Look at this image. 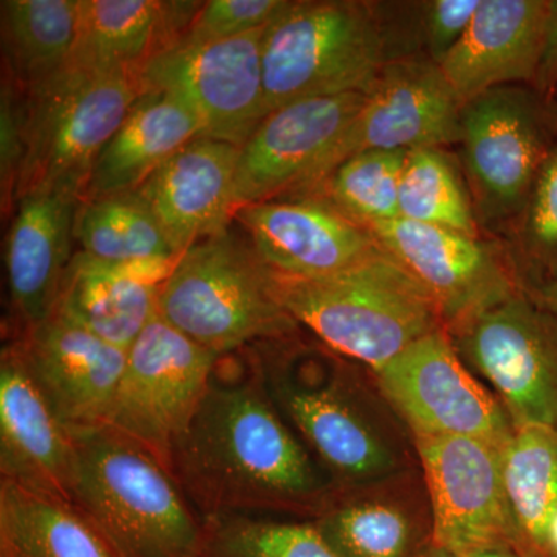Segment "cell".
<instances>
[{
	"mask_svg": "<svg viewBox=\"0 0 557 557\" xmlns=\"http://www.w3.org/2000/svg\"><path fill=\"white\" fill-rule=\"evenodd\" d=\"M201 520H314L336 486L263 386L248 348L220 357L170 463Z\"/></svg>",
	"mask_w": 557,
	"mask_h": 557,
	"instance_id": "cell-1",
	"label": "cell"
},
{
	"mask_svg": "<svg viewBox=\"0 0 557 557\" xmlns=\"http://www.w3.org/2000/svg\"><path fill=\"white\" fill-rule=\"evenodd\" d=\"M247 348L274 406L336 490L418 467L412 434L372 370L304 329Z\"/></svg>",
	"mask_w": 557,
	"mask_h": 557,
	"instance_id": "cell-2",
	"label": "cell"
},
{
	"mask_svg": "<svg viewBox=\"0 0 557 557\" xmlns=\"http://www.w3.org/2000/svg\"><path fill=\"white\" fill-rule=\"evenodd\" d=\"M69 431L73 504L123 557H201L203 520L159 458L108 424Z\"/></svg>",
	"mask_w": 557,
	"mask_h": 557,
	"instance_id": "cell-3",
	"label": "cell"
},
{
	"mask_svg": "<svg viewBox=\"0 0 557 557\" xmlns=\"http://www.w3.org/2000/svg\"><path fill=\"white\" fill-rule=\"evenodd\" d=\"M269 271L274 295L300 327L375 375L410 344L445 327L431 296L384 249L330 276Z\"/></svg>",
	"mask_w": 557,
	"mask_h": 557,
	"instance_id": "cell-4",
	"label": "cell"
},
{
	"mask_svg": "<svg viewBox=\"0 0 557 557\" xmlns=\"http://www.w3.org/2000/svg\"><path fill=\"white\" fill-rule=\"evenodd\" d=\"M159 314L219 357L302 330L247 236L231 228L180 256L161 284Z\"/></svg>",
	"mask_w": 557,
	"mask_h": 557,
	"instance_id": "cell-5",
	"label": "cell"
},
{
	"mask_svg": "<svg viewBox=\"0 0 557 557\" xmlns=\"http://www.w3.org/2000/svg\"><path fill=\"white\" fill-rule=\"evenodd\" d=\"M387 58L379 10L355 0H288L263 30L267 112L333 95H368Z\"/></svg>",
	"mask_w": 557,
	"mask_h": 557,
	"instance_id": "cell-6",
	"label": "cell"
},
{
	"mask_svg": "<svg viewBox=\"0 0 557 557\" xmlns=\"http://www.w3.org/2000/svg\"><path fill=\"white\" fill-rule=\"evenodd\" d=\"M24 94L25 153L16 199L49 190L81 199L95 161L143 94L138 73L67 67Z\"/></svg>",
	"mask_w": 557,
	"mask_h": 557,
	"instance_id": "cell-7",
	"label": "cell"
},
{
	"mask_svg": "<svg viewBox=\"0 0 557 557\" xmlns=\"http://www.w3.org/2000/svg\"><path fill=\"white\" fill-rule=\"evenodd\" d=\"M458 355L485 380L515 428L557 429V318L522 289L450 330Z\"/></svg>",
	"mask_w": 557,
	"mask_h": 557,
	"instance_id": "cell-8",
	"label": "cell"
},
{
	"mask_svg": "<svg viewBox=\"0 0 557 557\" xmlns=\"http://www.w3.org/2000/svg\"><path fill=\"white\" fill-rule=\"evenodd\" d=\"M537 91L508 86L461 109L465 166L485 222L522 214L542 164L556 145L557 115Z\"/></svg>",
	"mask_w": 557,
	"mask_h": 557,
	"instance_id": "cell-9",
	"label": "cell"
},
{
	"mask_svg": "<svg viewBox=\"0 0 557 557\" xmlns=\"http://www.w3.org/2000/svg\"><path fill=\"white\" fill-rule=\"evenodd\" d=\"M219 359L157 313L127 350L106 424L168 468L175 443L207 394Z\"/></svg>",
	"mask_w": 557,
	"mask_h": 557,
	"instance_id": "cell-10",
	"label": "cell"
},
{
	"mask_svg": "<svg viewBox=\"0 0 557 557\" xmlns=\"http://www.w3.org/2000/svg\"><path fill=\"white\" fill-rule=\"evenodd\" d=\"M412 437H471L502 448L515 424L496 395L469 370L445 327L410 344L376 373Z\"/></svg>",
	"mask_w": 557,
	"mask_h": 557,
	"instance_id": "cell-11",
	"label": "cell"
},
{
	"mask_svg": "<svg viewBox=\"0 0 557 557\" xmlns=\"http://www.w3.org/2000/svg\"><path fill=\"white\" fill-rule=\"evenodd\" d=\"M263 30L219 42L178 40L138 72L143 90L183 102L199 121L200 137L242 148L267 119Z\"/></svg>",
	"mask_w": 557,
	"mask_h": 557,
	"instance_id": "cell-12",
	"label": "cell"
},
{
	"mask_svg": "<svg viewBox=\"0 0 557 557\" xmlns=\"http://www.w3.org/2000/svg\"><path fill=\"white\" fill-rule=\"evenodd\" d=\"M369 230L431 296L448 332L525 289L515 263L479 236L405 219Z\"/></svg>",
	"mask_w": 557,
	"mask_h": 557,
	"instance_id": "cell-13",
	"label": "cell"
},
{
	"mask_svg": "<svg viewBox=\"0 0 557 557\" xmlns=\"http://www.w3.org/2000/svg\"><path fill=\"white\" fill-rule=\"evenodd\" d=\"M364 101V94L333 95L270 112L240 148L237 209L313 194L327 177L330 157Z\"/></svg>",
	"mask_w": 557,
	"mask_h": 557,
	"instance_id": "cell-14",
	"label": "cell"
},
{
	"mask_svg": "<svg viewBox=\"0 0 557 557\" xmlns=\"http://www.w3.org/2000/svg\"><path fill=\"white\" fill-rule=\"evenodd\" d=\"M413 442L431 500L435 545L467 557L496 542L522 544L505 493L500 448L456 435Z\"/></svg>",
	"mask_w": 557,
	"mask_h": 557,
	"instance_id": "cell-15",
	"label": "cell"
},
{
	"mask_svg": "<svg viewBox=\"0 0 557 557\" xmlns=\"http://www.w3.org/2000/svg\"><path fill=\"white\" fill-rule=\"evenodd\" d=\"M461 109L463 104L434 61H388L333 150L327 177L344 161L370 150L442 148L460 143Z\"/></svg>",
	"mask_w": 557,
	"mask_h": 557,
	"instance_id": "cell-16",
	"label": "cell"
},
{
	"mask_svg": "<svg viewBox=\"0 0 557 557\" xmlns=\"http://www.w3.org/2000/svg\"><path fill=\"white\" fill-rule=\"evenodd\" d=\"M234 222L263 265L284 276H330L383 249L372 231L321 194L245 205Z\"/></svg>",
	"mask_w": 557,
	"mask_h": 557,
	"instance_id": "cell-17",
	"label": "cell"
},
{
	"mask_svg": "<svg viewBox=\"0 0 557 557\" xmlns=\"http://www.w3.org/2000/svg\"><path fill=\"white\" fill-rule=\"evenodd\" d=\"M27 369L67 429L108 423L127 350L51 314L16 336Z\"/></svg>",
	"mask_w": 557,
	"mask_h": 557,
	"instance_id": "cell-18",
	"label": "cell"
},
{
	"mask_svg": "<svg viewBox=\"0 0 557 557\" xmlns=\"http://www.w3.org/2000/svg\"><path fill=\"white\" fill-rule=\"evenodd\" d=\"M339 557H423L434 547V518L420 465L336 491L311 520Z\"/></svg>",
	"mask_w": 557,
	"mask_h": 557,
	"instance_id": "cell-19",
	"label": "cell"
},
{
	"mask_svg": "<svg viewBox=\"0 0 557 557\" xmlns=\"http://www.w3.org/2000/svg\"><path fill=\"white\" fill-rule=\"evenodd\" d=\"M73 478L72 434L9 339L0 355V480L73 504Z\"/></svg>",
	"mask_w": 557,
	"mask_h": 557,
	"instance_id": "cell-20",
	"label": "cell"
},
{
	"mask_svg": "<svg viewBox=\"0 0 557 557\" xmlns=\"http://www.w3.org/2000/svg\"><path fill=\"white\" fill-rule=\"evenodd\" d=\"M240 148L199 137L178 150L137 189L178 256L231 228L236 215Z\"/></svg>",
	"mask_w": 557,
	"mask_h": 557,
	"instance_id": "cell-21",
	"label": "cell"
},
{
	"mask_svg": "<svg viewBox=\"0 0 557 557\" xmlns=\"http://www.w3.org/2000/svg\"><path fill=\"white\" fill-rule=\"evenodd\" d=\"M549 0H482L463 38L438 67L461 104L516 83L536 84Z\"/></svg>",
	"mask_w": 557,
	"mask_h": 557,
	"instance_id": "cell-22",
	"label": "cell"
},
{
	"mask_svg": "<svg viewBox=\"0 0 557 557\" xmlns=\"http://www.w3.org/2000/svg\"><path fill=\"white\" fill-rule=\"evenodd\" d=\"M79 197L32 193L21 197L7 236L5 270L10 298L9 336L51 317L73 259Z\"/></svg>",
	"mask_w": 557,
	"mask_h": 557,
	"instance_id": "cell-23",
	"label": "cell"
},
{
	"mask_svg": "<svg viewBox=\"0 0 557 557\" xmlns=\"http://www.w3.org/2000/svg\"><path fill=\"white\" fill-rule=\"evenodd\" d=\"M175 262H113L75 252L53 313L129 350L159 313L161 284Z\"/></svg>",
	"mask_w": 557,
	"mask_h": 557,
	"instance_id": "cell-24",
	"label": "cell"
},
{
	"mask_svg": "<svg viewBox=\"0 0 557 557\" xmlns=\"http://www.w3.org/2000/svg\"><path fill=\"white\" fill-rule=\"evenodd\" d=\"M201 5L183 0H79L69 67L138 73L182 39Z\"/></svg>",
	"mask_w": 557,
	"mask_h": 557,
	"instance_id": "cell-25",
	"label": "cell"
},
{
	"mask_svg": "<svg viewBox=\"0 0 557 557\" xmlns=\"http://www.w3.org/2000/svg\"><path fill=\"white\" fill-rule=\"evenodd\" d=\"M199 137V121L183 102L164 91L143 90L95 161L81 200L141 188L161 164Z\"/></svg>",
	"mask_w": 557,
	"mask_h": 557,
	"instance_id": "cell-26",
	"label": "cell"
},
{
	"mask_svg": "<svg viewBox=\"0 0 557 557\" xmlns=\"http://www.w3.org/2000/svg\"><path fill=\"white\" fill-rule=\"evenodd\" d=\"M0 557H123L75 504L0 480Z\"/></svg>",
	"mask_w": 557,
	"mask_h": 557,
	"instance_id": "cell-27",
	"label": "cell"
},
{
	"mask_svg": "<svg viewBox=\"0 0 557 557\" xmlns=\"http://www.w3.org/2000/svg\"><path fill=\"white\" fill-rule=\"evenodd\" d=\"M79 24V0H3L7 70L22 90L69 67Z\"/></svg>",
	"mask_w": 557,
	"mask_h": 557,
	"instance_id": "cell-28",
	"label": "cell"
},
{
	"mask_svg": "<svg viewBox=\"0 0 557 557\" xmlns=\"http://www.w3.org/2000/svg\"><path fill=\"white\" fill-rule=\"evenodd\" d=\"M500 467L520 541L548 557V528L557 511V429L515 428L500 448Z\"/></svg>",
	"mask_w": 557,
	"mask_h": 557,
	"instance_id": "cell-29",
	"label": "cell"
},
{
	"mask_svg": "<svg viewBox=\"0 0 557 557\" xmlns=\"http://www.w3.org/2000/svg\"><path fill=\"white\" fill-rule=\"evenodd\" d=\"M75 240L86 255L113 262H175L180 258L138 190L81 200Z\"/></svg>",
	"mask_w": 557,
	"mask_h": 557,
	"instance_id": "cell-30",
	"label": "cell"
},
{
	"mask_svg": "<svg viewBox=\"0 0 557 557\" xmlns=\"http://www.w3.org/2000/svg\"><path fill=\"white\" fill-rule=\"evenodd\" d=\"M399 219L479 236L472 208L453 159L442 148L409 150L399 180Z\"/></svg>",
	"mask_w": 557,
	"mask_h": 557,
	"instance_id": "cell-31",
	"label": "cell"
},
{
	"mask_svg": "<svg viewBox=\"0 0 557 557\" xmlns=\"http://www.w3.org/2000/svg\"><path fill=\"white\" fill-rule=\"evenodd\" d=\"M203 523L201 557H339L311 520L225 516Z\"/></svg>",
	"mask_w": 557,
	"mask_h": 557,
	"instance_id": "cell-32",
	"label": "cell"
},
{
	"mask_svg": "<svg viewBox=\"0 0 557 557\" xmlns=\"http://www.w3.org/2000/svg\"><path fill=\"white\" fill-rule=\"evenodd\" d=\"M409 150H370L336 168L313 194L366 228L399 219V180Z\"/></svg>",
	"mask_w": 557,
	"mask_h": 557,
	"instance_id": "cell-33",
	"label": "cell"
},
{
	"mask_svg": "<svg viewBox=\"0 0 557 557\" xmlns=\"http://www.w3.org/2000/svg\"><path fill=\"white\" fill-rule=\"evenodd\" d=\"M520 223L522 284L536 289L557 269V143L539 171Z\"/></svg>",
	"mask_w": 557,
	"mask_h": 557,
	"instance_id": "cell-34",
	"label": "cell"
},
{
	"mask_svg": "<svg viewBox=\"0 0 557 557\" xmlns=\"http://www.w3.org/2000/svg\"><path fill=\"white\" fill-rule=\"evenodd\" d=\"M287 3L288 0H209L180 40L219 42L265 30Z\"/></svg>",
	"mask_w": 557,
	"mask_h": 557,
	"instance_id": "cell-35",
	"label": "cell"
},
{
	"mask_svg": "<svg viewBox=\"0 0 557 557\" xmlns=\"http://www.w3.org/2000/svg\"><path fill=\"white\" fill-rule=\"evenodd\" d=\"M25 153V94L5 70L0 94V189L3 212L16 209L17 183Z\"/></svg>",
	"mask_w": 557,
	"mask_h": 557,
	"instance_id": "cell-36",
	"label": "cell"
},
{
	"mask_svg": "<svg viewBox=\"0 0 557 557\" xmlns=\"http://www.w3.org/2000/svg\"><path fill=\"white\" fill-rule=\"evenodd\" d=\"M482 0H432L423 3V39L428 58L440 64L463 38Z\"/></svg>",
	"mask_w": 557,
	"mask_h": 557,
	"instance_id": "cell-37",
	"label": "cell"
},
{
	"mask_svg": "<svg viewBox=\"0 0 557 557\" xmlns=\"http://www.w3.org/2000/svg\"><path fill=\"white\" fill-rule=\"evenodd\" d=\"M534 87L548 102H552L557 91V0H549L547 42Z\"/></svg>",
	"mask_w": 557,
	"mask_h": 557,
	"instance_id": "cell-38",
	"label": "cell"
},
{
	"mask_svg": "<svg viewBox=\"0 0 557 557\" xmlns=\"http://www.w3.org/2000/svg\"><path fill=\"white\" fill-rule=\"evenodd\" d=\"M467 557H539L515 541H502L469 553Z\"/></svg>",
	"mask_w": 557,
	"mask_h": 557,
	"instance_id": "cell-39",
	"label": "cell"
},
{
	"mask_svg": "<svg viewBox=\"0 0 557 557\" xmlns=\"http://www.w3.org/2000/svg\"><path fill=\"white\" fill-rule=\"evenodd\" d=\"M530 295L557 318V269Z\"/></svg>",
	"mask_w": 557,
	"mask_h": 557,
	"instance_id": "cell-40",
	"label": "cell"
},
{
	"mask_svg": "<svg viewBox=\"0 0 557 557\" xmlns=\"http://www.w3.org/2000/svg\"><path fill=\"white\" fill-rule=\"evenodd\" d=\"M547 553L548 557H557V511L548 528Z\"/></svg>",
	"mask_w": 557,
	"mask_h": 557,
	"instance_id": "cell-41",
	"label": "cell"
},
{
	"mask_svg": "<svg viewBox=\"0 0 557 557\" xmlns=\"http://www.w3.org/2000/svg\"><path fill=\"white\" fill-rule=\"evenodd\" d=\"M423 557H461V556L456 555V553L449 552V549L438 547V545H434V547L429 549L426 555H424Z\"/></svg>",
	"mask_w": 557,
	"mask_h": 557,
	"instance_id": "cell-42",
	"label": "cell"
}]
</instances>
